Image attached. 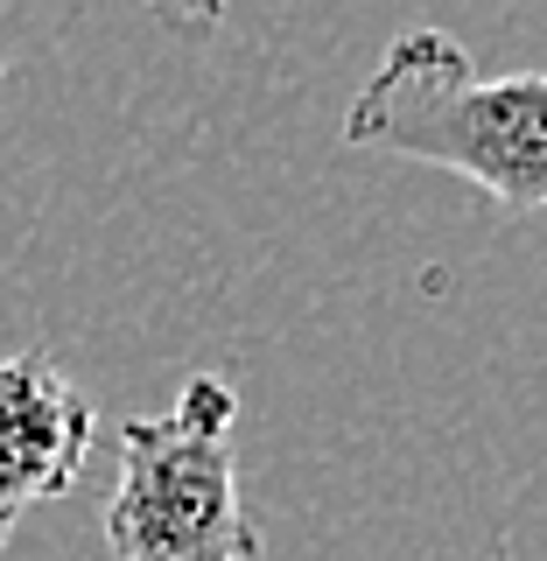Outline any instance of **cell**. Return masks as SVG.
Wrapping results in <instances>:
<instances>
[{"label":"cell","instance_id":"cell-4","mask_svg":"<svg viewBox=\"0 0 547 561\" xmlns=\"http://www.w3.org/2000/svg\"><path fill=\"white\" fill-rule=\"evenodd\" d=\"M0 78H8V57H0Z\"/></svg>","mask_w":547,"mask_h":561},{"label":"cell","instance_id":"cell-5","mask_svg":"<svg viewBox=\"0 0 547 561\" xmlns=\"http://www.w3.org/2000/svg\"><path fill=\"white\" fill-rule=\"evenodd\" d=\"M491 561H505V554H491Z\"/></svg>","mask_w":547,"mask_h":561},{"label":"cell","instance_id":"cell-1","mask_svg":"<svg viewBox=\"0 0 547 561\" xmlns=\"http://www.w3.org/2000/svg\"><path fill=\"white\" fill-rule=\"evenodd\" d=\"M344 148L408 154L478 183L499 210H547V70L485 78L449 28H408L344 105Z\"/></svg>","mask_w":547,"mask_h":561},{"label":"cell","instance_id":"cell-2","mask_svg":"<svg viewBox=\"0 0 547 561\" xmlns=\"http://www.w3.org/2000/svg\"><path fill=\"white\" fill-rule=\"evenodd\" d=\"M239 393L218 373L183 379L169 414L119 421V484L105 548L119 561H253L260 534L239 505Z\"/></svg>","mask_w":547,"mask_h":561},{"label":"cell","instance_id":"cell-3","mask_svg":"<svg viewBox=\"0 0 547 561\" xmlns=\"http://www.w3.org/2000/svg\"><path fill=\"white\" fill-rule=\"evenodd\" d=\"M92 428V400L43 351L0 358V548L29 505H49L78 484Z\"/></svg>","mask_w":547,"mask_h":561}]
</instances>
